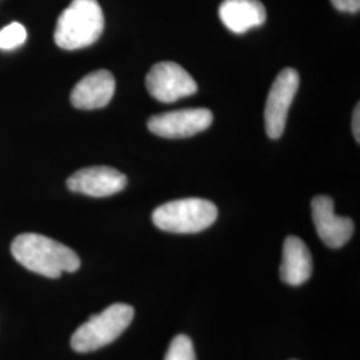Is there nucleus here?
I'll return each mask as SVG.
<instances>
[{"instance_id":"obj_2","label":"nucleus","mask_w":360,"mask_h":360,"mask_svg":"<svg viewBox=\"0 0 360 360\" xmlns=\"http://www.w3.org/2000/svg\"><path fill=\"white\" fill-rule=\"evenodd\" d=\"M104 30V15L98 0H72L60 13L53 39L68 51L86 49L96 43Z\"/></svg>"},{"instance_id":"obj_8","label":"nucleus","mask_w":360,"mask_h":360,"mask_svg":"<svg viewBox=\"0 0 360 360\" xmlns=\"http://www.w3.org/2000/svg\"><path fill=\"white\" fill-rule=\"evenodd\" d=\"M312 220L323 243L330 248H340L354 233V221L335 214L334 200L330 196L318 195L311 202Z\"/></svg>"},{"instance_id":"obj_14","label":"nucleus","mask_w":360,"mask_h":360,"mask_svg":"<svg viewBox=\"0 0 360 360\" xmlns=\"http://www.w3.org/2000/svg\"><path fill=\"white\" fill-rule=\"evenodd\" d=\"M27 39L26 28L20 23L13 22L0 31V50H15L22 46Z\"/></svg>"},{"instance_id":"obj_1","label":"nucleus","mask_w":360,"mask_h":360,"mask_svg":"<svg viewBox=\"0 0 360 360\" xmlns=\"http://www.w3.org/2000/svg\"><path fill=\"white\" fill-rule=\"evenodd\" d=\"M11 254L27 270L56 279L63 272H75L80 259L70 247L39 233H22L13 239Z\"/></svg>"},{"instance_id":"obj_11","label":"nucleus","mask_w":360,"mask_h":360,"mask_svg":"<svg viewBox=\"0 0 360 360\" xmlns=\"http://www.w3.org/2000/svg\"><path fill=\"white\" fill-rule=\"evenodd\" d=\"M219 18L233 34H245L262 26L267 13L259 0H224L219 7Z\"/></svg>"},{"instance_id":"obj_15","label":"nucleus","mask_w":360,"mask_h":360,"mask_svg":"<svg viewBox=\"0 0 360 360\" xmlns=\"http://www.w3.org/2000/svg\"><path fill=\"white\" fill-rule=\"evenodd\" d=\"M333 6L342 13H359L360 0H331Z\"/></svg>"},{"instance_id":"obj_9","label":"nucleus","mask_w":360,"mask_h":360,"mask_svg":"<svg viewBox=\"0 0 360 360\" xmlns=\"http://www.w3.org/2000/svg\"><path fill=\"white\" fill-rule=\"evenodd\" d=\"M127 181V176L115 168L95 166L82 168L72 174L67 180V187L72 193L105 198L123 191Z\"/></svg>"},{"instance_id":"obj_13","label":"nucleus","mask_w":360,"mask_h":360,"mask_svg":"<svg viewBox=\"0 0 360 360\" xmlns=\"http://www.w3.org/2000/svg\"><path fill=\"white\" fill-rule=\"evenodd\" d=\"M165 360H196L193 340L187 335L175 336L168 346Z\"/></svg>"},{"instance_id":"obj_10","label":"nucleus","mask_w":360,"mask_h":360,"mask_svg":"<svg viewBox=\"0 0 360 360\" xmlns=\"http://www.w3.org/2000/svg\"><path fill=\"white\" fill-rule=\"evenodd\" d=\"M115 77L107 70H98L83 77L71 92V104L79 110H98L111 102Z\"/></svg>"},{"instance_id":"obj_4","label":"nucleus","mask_w":360,"mask_h":360,"mask_svg":"<svg viewBox=\"0 0 360 360\" xmlns=\"http://www.w3.org/2000/svg\"><path fill=\"white\" fill-rule=\"evenodd\" d=\"M218 219L217 206L200 198L178 199L158 207L153 221L162 231L196 233L211 227Z\"/></svg>"},{"instance_id":"obj_6","label":"nucleus","mask_w":360,"mask_h":360,"mask_svg":"<svg viewBox=\"0 0 360 360\" xmlns=\"http://www.w3.org/2000/svg\"><path fill=\"white\" fill-rule=\"evenodd\" d=\"M300 77L294 68H284L271 86L266 110L264 124L271 139H279L283 135L288 110L299 89Z\"/></svg>"},{"instance_id":"obj_12","label":"nucleus","mask_w":360,"mask_h":360,"mask_svg":"<svg viewBox=\"0 0 360 360\" xmlns=\"http://www.w3.org/2000/svg\"><path fill=\"white\" fill-rule=\"evenodd\" d=\"M312 255L306 243L294 235L285 238L283 257L279 269L281 279L290 285H302L312 275Z\"/></svg>"},{"instance_id":"obj_16","label":"nucleus","mask_w":360,"mask_h":360,"mask_svg":"<svg viewBox=\"0 0 360 360\" xmlns=\"http://www.w3.org/2000/svg\"><path fill=\"white\" fill-rule=\"evenodd\" d=\"M360 104H356L352 115V132L356 139V142H360Z\"/></svg>"},{"instance_id":"obj_7","label":"nucleus","mask_w":360,"mask_h":360,"mask_svg":"<svg viewBox=\"0 0 360 360\" xmlns=\"http://www.w3.org/2000/svg\"><path fill=\"white\" fill-rule=\"evenodd\" d=\"M214 115L207 108H186L158 114L148 119V129L162 138H190L212 124Z\"/></svg>"},{"instance_id":"obj_5","label":"nucleus","mask_w":360,"mask_h":360,"mask_svg":"<svg viewBox=\"0 0 360 360\" xmlns=\"http://www.w3.org/2000/svg\"><path fill=\"white\" fill-rule=\"evenodd\" d=\"M146 87L150 95L160 103H174L198 91L195 79L181 65L174 62L156 63L147 74Z\"/></svg>"},{"instance_id":"obj_3","label":"nucleus","mask_w":360,"mask_h":360,"mask_svg":"<svg viewBox=\"0 0 360 360\" xmlns=\"http://www.w3.org/2000/svg\"><path fill=\"white\" fill-rule=\"evenodd\" d=\"M134 316V307L129 304H111L77 328L71 338V347L80 354L105 347L129 328Z\"/></svg>"}]
</instances>
